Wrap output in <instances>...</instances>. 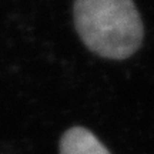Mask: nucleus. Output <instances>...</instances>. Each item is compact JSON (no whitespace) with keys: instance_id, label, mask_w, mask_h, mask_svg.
I'll return each instance as SVG.
<instances>
[{"instance_id":"1","label":"nucleus","mask_w":154,"mask_h":154,"mask_svg":"<svg viewBox=\"0 0 154 154\" xmlns=\"http://www.w3.org/2000/svg\"><path fill=\"white\" fill-rule=\"evenodd\" d=\"M74 27L100 57L124 60L143 43L144 26L134 0H74Z\"/></svg>"},{"instance_id":"2","label":"nucleus","mask_w":154,"mask_h":154,"mask_svg":"<svg viewBox=\"0 0 154 154\" xmlns=\"http://www.w3.org/2000/svg\"><path fill=\"white\" fill-rule=\"evenodd\" d=\"M60 154H111L109 149L84 127L69 128L60 140Z\"/></svg>"}]
</instances>
